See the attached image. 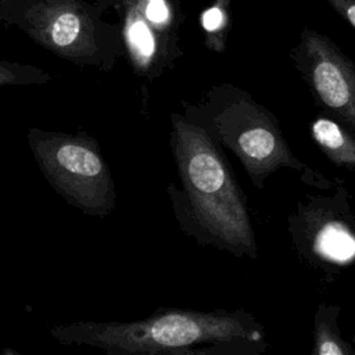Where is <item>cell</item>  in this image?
Listing matches in <instances>:
<instances>
[{"label": "cell", "mask_w": 355, "mask_h": 355, "mask_svg": "<svg viewBox=\"0 0 355 355\" xmlns=\"http://www.w3.org/2000/svg\"><path fill=\"white\" fill-rule=\"evenodd\" d=\"M168 7L164 0H148L146 7V17L154 24H162L168 19Z\"/></svg>", "instance_id": "11"}, {"label": "cell", "mask_w": 355, "mask_h": 355, "mask_svg": "<svg viewBox=\"0 0 355 355\" xmlns=\"http://www.w3.org/2000/svg\"><path fill=\"white\" fill-rule=\"evenodd\" d=\"M222 19H223V17H222L220 10L216 8V7H214V8L208 10V11L204 14V17H202V24H204V28H205L207 31H215V29H218V28L220 26Z\"/></svg>", "instance_id": "12"}, {"label": "cell", "mask_w": 355, "mask_h": 355, "mask_svg": "<svg viewBox=\"0 0 355 355\" xmlns=\"http://www.w3.org/2000/svg\"><path fill=\"white\" fill-rule=\"evenodd\" d=\"M315 354L319 355H343L348 352V348L340 341L326 324H320L315 334Z\"/></svg>", "instance_id": "10"}, {"label": "cell", "mask_w": 355, "mask_h": 355, "mask_svg": "<svg viewBox=\"0 0 355 355\" xmlns=\"http://www.w3.org/2000/svg\"><path fill=\"white\" fill-rule=\"evenodd\" d=\"M316 251L329 259L345 262L355 257V236L341 223H326L315 237Z\"/></svg>", "instance_id": "8"}, {"label": "cell", "mask_w": 355, "mask_h": 355, "mask_svg": "<svg viewBox=\"0 0 355 355\" xmlns=\"http://www.w3.org/2000/svg\"><path fill=\"white\" fill-rule=\"evenodd\" d=\"M311 80L318 97L355 129V72L337 55L315 57Z\"/></svg>", "instance_id": "5"}, {"label": "cell", "mask_w": 355, "mask_h": 355, "mask_svg": "<svg viewBox=\"0 0 355 355\" xmlns=\"http://www.w3.org/2000/svg\"><path fill=\"white\" fill-rule=\"evenodd\" d=\"M43 168L57 184L89 205H97L108 176L101 158L90 148L71 141H47L39 151Z\"/></svg>", "instance_id": "3"}, {"label": "cell", "mask_w": 355, "mask_h": 355, "mask_svg": "<svg viewBox=\"0 0 355 355\" xmlns=\"http://www.w3.org/2000/svg\"><path fill=\"white\" fill-rule=\"evenodd\" d=\"M128 36H129V42L137 55H140L141 58H148L153 55L154 47H155L154 37H153L151 31L143 21H140V19L133 21L129 25Z\"/></svg>", "instance_id": "9"}, {"label": "cell", "mask_w": 355, "mask_h": 355, "mask_svg": "<svg viewBox=\"0 0 355 355\" xmlns=\"http://www.w3.org/2000/svg\"><path fill=\"white\" fill-rule=\"evenodd\" d=\"M229 132L232 147L252 175L268 173L280 164H293L279 132L258 112L240 129L232 128Z\"/></svg>", "instance_id": "4"}, {"label": "cell", "mask_w": 355, "mask_h": 355, "mask_svg": "<svg viewBox=\"0 0 355 355\" xmlns=\"http://www.w3.org/2000/svg\"><path fill=\"white\" fill-rule=\"evenodd\" d=\"M312 137L337 165L355 166V137L327 118H318L311 126Z\"/></svg>", "instance_id": "7"}, {"label": "cell", "mask_w": 355, "mask_h": 355, "mask_svg": "<svg viewBox=\"0 0 355 355\" xmlns=\"http://www.w3.org/2000/svg\"><path fill=\"white\" fill-rule=\"evenodd\" d=\"M104 347L123 352H161L202 343L258 340L261 333L230 315L172 311L150 319L107 324L94 333Z\"/></svg>", "instance_id": "2"}, {"label": "cell", "mask_w": 355, "mask_h": 355, "mask_svg": "<svg viewBox=\"0 0 355 355\" xmlns=\"http://www.w3.org/2000/svg\"><path fill=\"white\" fill-rule=\"evenodd\" d=\"M7 78H8V76L4 73V71H1V69H0V83H1V82H4V80H7Z\"/></svg>", "instance_id": "13"}, {"label": "cell", "mask_w": 355, "mask_h": 355, "mask_svg": "<svg viewBox=\"0 0 355 355\" xmlns=\"http://www.w3.org/2000/svg\"><path fill=\"white\" fill-rule=\"evenodd\" d=\"M44 11L40 14L39 31L53 47L71 49L85 36L86 21L76 6L55 3Z\"/></svg>", "instance_id": "6"}, {"label": "cell", "mask_w": 355, "mask_h": 355, "mask_svg": "<svg viewBox=\"0 0 355 355\" xmlns=\"http://www.w3.org/2000/svg\"><path fill=\"white\" fill-rule=\"evenodd\" d=\"M175 155L200 222L226 244L254 250L252 229L239 187L205 132L187 122H175Z\"/></svg>", "instance_id": "1"}]
</instances>
